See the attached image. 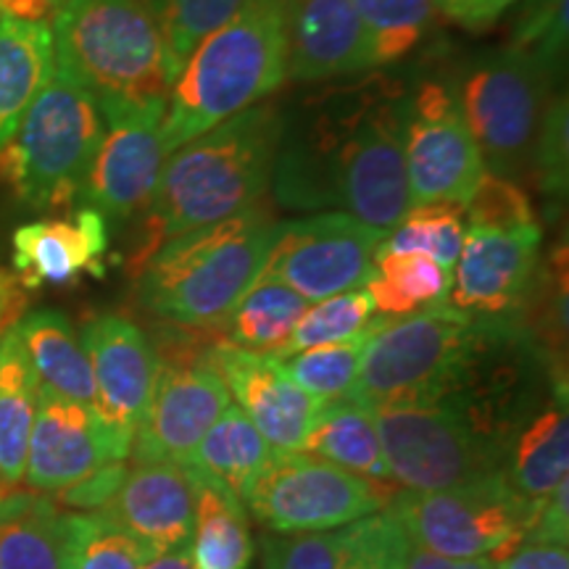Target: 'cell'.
<instances>
[{"label":"cell","mask_w":569,"mask_h":569,"mask_svg":"<svg viewBox=\"0 0 569 569\" xmlns=\"http://www.w3.org/2000/svg\"><path fill=\"white\" fill-rule=\"evenodd\" d=\"M409 90L401 80L369 71L332 84L282 122L272 188L293 211H343L380 232L411 209L403 119Z\"/></svg>","instance_id":"1"},{"label":"cell","mask_w":569,"mask_h":569,"mask_svg":"<svg viewBox=\"0 0 569 569\" xmlns=\"http://www.w3.org/2000/svg\"><path fill=\"white\" fill-rule=\"evenodd\" d=\"M284 117L274 106H251L169 153L142 209L132 269L146 264L177 234L251 209L272 184Z\"/></svg>","instance_id":"2"},{"label":"cell","mask_w":569,"mask_h":569,"mask_svg":"<svg viewBox=\"0 0 569 569\" xmlns=\"http://www.w3.org/2000/svg\"><path fill=\"white\" fill-rule=\"evenodd\" d=\"M277 227L272 213L256 203L222 222L167 240L134 272L140 306L174 327H219L259 280Z\"/></svg>","instance_id":"3"},{"label":"cell","mask_w":569,"mask_h":569,"mask_svg":"<svg viewBox=\"0 0 569 569\" xmlns=\"http://www.w3.org/2000/svg\"><path fill=\"white\" fill-rule=\"evenodd\" d=\"M284 9L288 0H246L227 24L198 42L169 90L161 122L167 153L280 88Z\"/></svg>","instance_id":"4"},{"label":"cell","mask_w":569,"mask_h":569,"mask_svg":"<svg viewBox=\"0 0 569 569\" xmlns=\"http://www.w3.org/2000/svg\"><path fill=\"white\" fill-rule=\"evenodd\" d=\"M53 53L103 117L169 101L167 51L140 0H67L56 13Z\"/></svg>","instance_id":"5"},{"label":"cell","mask_w":569,"mask_h":569,"mask_svg":"<svg viewBox=\"0 0 569 569\" xmlns=\"http://www.w3.org/2000/svg\"><path fill=\"white\" fill-rule=\"evenodd\" d=\"M103 132L96 98L56 67L0 151V177L34 209H67L80 196Z\"/></svg>","instance_id":"6"},{"label":"cell","mask_w":569,"mask_h":569,"mask_svg":"<svg viewBox=\"0 0 569 569\" xmlns=\"http://www.w3.org/2000/svg\"><path fill=\"white\" fill-rule=\"evenodd\" d=\"M409 540L453 559H503L525 540L540 503L509 486L507 469L465 486L401 490L386 507Z\"/></svg>","instance_id":"7"},{"label":"cell","mask_w":569,"mask_h":569,"mask_svg":"<svg viewBox=\"0 0 569 569\" xmlns=\"http://www.w3.org/2000/svg\"><path fill=\"white\" fill-rule=\"evenodd\" d=\"M478 327L480 317L453 309L446 298L407 317H380L348 398L377 409L432 396L467 353Z\"/></svg>","instance_id":"8"},{"label":"cell","mask_w":569,"mask_h":569,"mask_svg":"<svg viewBox=\"0 0 569 569\" xmlns=\"http://www.w3.org/2000/svg\"><path fill=\"white\" fill-rule=\"evenodd\" d=\"M546 92L549 63L517 46L472 63L453 96L486 172L515 180L530 169L546 117Z\"/></svg>","instance_id":"9"},{"label":"cell","mask_w":569,"mask_h":569,"mask_svg":"<svg viewBox=\"0 0 569 569\" xmlns=\"http://www.w3.org/2000/svg\"><path fill=\"white\" fill-rule=\"evenodd\" d=\"M372 411L390 480L403 490L465 486L507 469V453L446 403L403 401Z\"/></svg>","instance_id":"10"},{"label":"cell","mask_w":569,"mask_h":569,"mask_svg":"<svg viewBox=\"0 0 569 569\" xmlns=\"http://www.w3.org/2000/svg\"><path fill=\"white\" fill-rule=\"evenodd\" d=\"M388 486L309 451H274L243 501L274 536L327 532L386 509L396 496Z\"/></svg>","instance_id":"11"},{"label":"cell","mask_w":569,"mask_h":569,"mask_svg":"<svg viewBox=\"0 0 569 569\" xmlns=\"http://www.w3.org/2000/svg\"><path fill=\"white\" fill-rule=\"evenodd\" d=\"M209 346L201 348L188 338H156L159 375L146 417L132 438L134 461L190 465L198 443L230 407L232 398L222 377L206 359Z\"/></svg>","instance_id":"12"},{"label":"cell","mask_w":569,"mask_h":569,"mask_svg":"<svg viewBox=\"0 0 569 569\" xmlns=\"http://www.w3.org/2000/svg\"><path fill=\"white\" fill-rule=\"evenodd\" d=\"M386 232L351 213L319 211L277 227L259 277L288 284L309 303L365 288Z\"/></svg>","instance_id":"13"},{"label":"cell","mask_w":569,"mask_h":569,"mask_svg":"<svg viewBox=\"0 0 569 569\" xmlns=\"http://www.w3.org/2000/svg\"><path fill=\"white\" fill-rule=\"evenodd\" d=\"M403 163L411 206H467L486 177L480 148L446 84L427 82L409 92L403 119Z\"/></svg>","instance_id":"14"},{"label":"cell","mask_w":569,"mask_h":569,"mask_svg":"<svg viewBox=\"0 0 569 569\" xmlns=\"http://www.w3.org/2000/svg\"><path fill=\"white\" fill-rule=\"evenodd\" d=\"M167 103L106 113V132L77 201L103 219L124 222L151 201L169 153L161 140Z\"/></svg>","instance_id":"15"},{"label":"cell","mask_w":569,"mask_h":569,"mask_svg":"<svg viewBox=\"0 0 569 569\" xmlns=\"http://www.w3.org/2000/svg\"><path fill=\"white\" fill-rule=\"evenodd\" d=\"M538 219L519 224H467L446 301L472 317L515 315L536 274Z\"/></svg>","instance_id":"16"},{"label":"cell","mask_w":569,"mask_h":569,"mask_svg":"<svg viewBox=\"0 0 569 569\" xmlns=\"http://www.w3.org/2000/svg\"><path fill=\"white\" fill-rule=\"evenodd\" d=\"M132 440L98 411L40 388L24 480L38 493H61L109 461L130 457Z\"/></svg>","instance_id":"17"},{"label":"cell","mask_w":569,"mask_h":569,"mask_svg":"<svg viewBox=\"0 0 569 569\" xmlns=\"http://www.w3.org/2000/svg\"><path fill=\"white\" fill-rule=\"evenodd\" d=\"M209 365L222 377L227 393L256 425L274 451H303L322 401L296 388L274 359L246 351L227 340H211Z\"/></svg>","instance_id":"18"},{"label":"cell","mask_w":569,"mask_h":569,"mask_svg":"<svg viewBox=\"0 0 569 569\" xmlns=\"http://www.w3.org/2000/svg\"><path fill=\"white\" fill-rule=\"evenodd\" d=\"M80 343L96 380L98 417L132 440L159 375L153 343L132 319L119 315L90 319L82 327Z\"/></svg>","instance_id":"19"},{"label":"cell","mask_w":569,"mask_h":569,"mask_svg":"<svg viewBox=\"0 0 569 569\" xmlns=\"http://www.w3.org/2000/svg\"><path fill=\"white\" fill-rule=\"evenodd\" d=\"M372 69V42L351 0H288L284 80L332 82Z\"/></svg>","instance_id":"20"},{"label":"cell","mask_w":569,"mask_h":569,"mask_svg":"<svg viewBox=\"0 0 569 569\" xmlns=\"http://www.w3.org/2000/svg\"><path fill=\"white\" fill-rule=\"evenodd\" d=\"M193 482L188 467L134 461L103 511L117 519L151 557L188 549L193 536Z\"/></svg>","instance_id":"21"},{"label":"cell","mask_w":569,"mask_h":569,"mask_svg":"<svg viewBox=\"0 0 569 569\" xmlns=\"http://www.w3.org/2000/svg\"><path fill=\"white\" fill-rule=\"evenodd\" d=\"M109 224L98 211L80 209L71 219H40L13 232V269L24 288L67 284L80 274H103Z\"/></svg>","instance_id":"22"},{"label":"cell","mask_w":569,"mask_h":569,"mask_svg":"<svg viewBox=\"0 0 569 569\" xmlns=\"http://www.w3.org/2000/svg\"><path fill=\"white\" fill-rule=\"evenodd\" d=\"M193 536L188 551L193 569H248L253 561V538L248 528L243 498L232 493L222 480L193 465Z\"/></svg>","instance_id":"23"},{"label":"cell","mask_w":569,"mask_h":569,"mask_svg":"<svg viewBox=\"0 0 569 569\" xmlns=\"http://www.w3.org/2000/svg\"><path fill=\"white\" fill-rule=\"evenodd\" d=\"M56 71L53 32L46 24L0 19V151Z\"/></svg>","instance_id":"24"},{"label":"cell","mask_w":569,"mask_h":569,"mask_svg":"<svg viewBox=\"0 0 569 569\" xmlns=\"http://www.w3.org/2000/svg\"><path fill=\"white\" fill-rule=\"evenodd\" d=\"M40 388L96 409V380L80 336L61 311L42 309L17 325Z\"/></svg>","instance_id":"25"},{"label":"cell","mask_w":569,"mask_h":569,"mask_svg":"<svg viewBox=\"0 0 569 569\" xmlns=\"http://www.w3.org/2000/svg\"><path fill=\"white\" fill-rule=\"evenodd\" d=\"M40 382L17 327L0 336V486L24 480Z\"/></svg>","instance_id":"26"},{"label":"cell","mask_w":569,"mask_h":569,"mask_svg":"<svg viewBox=\"0 0 569 569\" xmlns=\"http://www.w3.org/2000/svg\"><path fill=\"white\" fill-rule=\"evenodd\" d=\"M0 569H63V511L48 493L0 496Z\"/></svg>","instance_id":"27"},{"label":"cell","mask_w":569,"mask_h":569,"mask_svg":"<svg viewBox=\"0 0 569 569\" xmlns=\"http://www.w3.org/2000/svg\"><path fill=\"white\" fill-rule=\"evenodd\" d=\"M303 451L330 461L346 472L375 482L390 480L386 453H382L380 430L375 411L353 398L327 401L315 419Z\"/></svg>","instance_id":"28"},{"label":"cell","mask_w":569,"mask_h":569,"mask_svg":"<svg viewBox=\"0 0 569 569\" xmlns=\"http://www.w3.org/2000/svg\"><path fill=\"white\" fill-rule=\"evenodd\" d=\"M569 472V419L567 403L540 409L519 430L507 459L509 486L525 501L543 503Z\"/></svg>","instance_id":"29"},{"label":"cell","mask_w":569,"mask_h":569,"mask_svg":"<svg viewBox=\"0 0 569 569\" xmlns=\"http://www.w3.org/2000/svg\"><path fill=\"white\" fill-rule=\"evenodd\" d=\"M272 453L274 448L256 430L251 419L238 407H227L198 443L190 465L222 480L232 493L246 498Z\"/></svg>","instance_id":"30"},{"label":"cell","mask_w":569,"mask_h":569,"mask_svg":"<svg viewBox=\"0 0 569 569\" xmlns=\"http://www.w3.org/2000/svg\"><path fill=\"white\" fill-rule=\"evenodd\" d=\"M306 309L309 301L288 284L259 277L222 322L227 327L224 340L246 351L272 353L290 338Z\"/></svg>","instance_id":"31"},{"label":"cell","mask_w":569,"mask_h":569,"mask_svg":"<svg viewBox=\"0 0 569 569\" xmlns=\"http://www.w3.org/2000/svg\"><path fill=\"white\" fill-rule=\"evenodd\" d=\"M451 272L425 253H375V272L367 280L375 311L382 317H407L446 298Z\"/></svg>","instance_id":"32"},{"label":"cell","mask_w":569,"mask_h":569,"mask_svg":"<svg viewBox=\"0 0 569 569\" xmlns=\"http://www.w3.org/2000/svg\"><path fill=\"white\" fill-rule=\"evenodd\" d=\"M146 559L109 511H63V569H140Z\"/></svg>","instance_id":"33"},{"label":"cell","mask_w":569,"mask_h":569,"mask_svg":"<svg viewBox=\"0 0 569 569\" xmlns=\"http://www.w3.org/2000/svg\"><path fill=\"white\" fill-rule=\"evenodd\" d=\"M380 317H375V322L361 336L343 340V343L309 348V351L293 353L288 359H274L277 367L282 369V375L296 388H301L303 393L317 398V401L327 403L348 398L356 386V377H359L361 353H365L367 340L372 336L377 322H380Z\"/></svg>","instance_id":"34"},{"label":"cell","mask_w":569,"mask_h":569,"mask_svg":"<svg viewBox=\"0 0 569 569\" xmlns=\"http://www.w3.org/2000/svg\"><path fill=\"white\" fill-rule=\"evenodd\" d=\"M163 40L172 82L198 42L227 24L246 0H140Z\"/></svg>","instance_id":"35"},{"label":"cell","mask_w":569,"mask_h":569,"mask_svg":"<svg viewBox=\"0 0 569 569\" xmlns=\"http://www.w3.org/2000/svg\"><path fill=\"white\" fill-rule=\"evenodd\" d=\"M372 42L375 67H388L415 51L436 19L432 0H351Z\"/></svg>","instance_id":"36"},{"label":"cell","mask_w":569,"mask_h":569,"mask_svg":"<svg viewBox=\"0 0 569 569\" xmlns=\"http://www.w3.org/2000/svg\"><path fill=\"white\" fill-rule=\"evenodd\" d=\"M375 301L367 293V288L330 296L325 301H317V306H309L306 315L298 319L290 338L267 356L288 359V356L309 351V348L317 346L343 343V340L361 336L375 322Z\"/></svg>","instance_id":"37"},{"label":"cell","mask_w":569,"mask_h":569,"mask_svg":"<svg viewBox=\"0 0 569 569\" xmlns=\"http://www.w3.org/2000/svg\"><path fill=\"white\" fill-rule=\"evenodd\" d=\"M461 240H465L461 206H411L407 217L396 224V230L386 234L377 253H425L436 259L446 272H451L459 259Z\"/></svg>","instance_id":"38"},{"label":"cell","mask_w":569,"mask_h":569,"mask_svg":"<svg viewBox=\"0 0 569 569\" xmlns=\"http://www.w3.org/2000/svg\"><path fill=\"white\" fill-rule=\"evenodd\" d=\"M409 538L388 509L343 528V569H401Z\"/></svg>","instance_id":"39"},{"label":"cell","mask_w":569,"mask_h":569,"mask_svg":"<svg viewBox=\"0 0 569 569\" xmlns=\"http://www.w3.org/2000/svg\"><path fill=\"white\" fill-rule=\"evenodd\" d=\"M264 569H343V530L264 536Z\"/></svg>","instance_id":"40"},{"label":"cell","mask_w":569,"mask_h":569,"mask_svg":"<svg viewBox=\"0 0 569 569\" xmlns=\"http://www.w3.org/2000/svg\"><path fill=\"white\" fill-rule=\"evenodd\" d=\"M540 180L549 184V190H559L567 174V106H551L546 111L543 124L532 153Z\"/></svg>","instance_id":"41"},{"label":"cell","mask_w":569,"mask_h":569,"mask_svg":"<svg viewBox=\"0 0 569 569\" xmlns=\"http://www.w3.org/2000/svg\"><path fill=\"white\" fill-rule=\"evenodd\" d=\"M127 467L124 461H109V465L98 467L96 472H90L88 478L77 482L61 493H56V503L59 507H69L77 511H101L111 503V498L117 496V490L122 488V482L127 478Z\"/></svg>","instance_id":"42"},{"label":"cell","mask_w":569,"mask_h":569,"mask_svg":"<svg viewBox=\"0 0 569 569\" xmlns=\"http://www.w3.org/2000/svg\"><path fill=\"white\" fill-rule=\"evenodd\" d=\"M567 493H569V482L565 480L543 503H540L530 530L525 532V540H538V543H567V532H569Z\"/></svg>","instance_id":"43"},{"label":"cell","mask_w":569,"mask_h":569,"mask_svg":"<svg viewBox=\"0 0 569 569\" xmlns=\"http://www.w3.org/2000/svg\"><path fill=\"white\" fill-rule=\"evenodd\" d=\"M496 569H569L567 543L522 540L515 551L496 561Z\"/></svg>","instance_id":"44"},{"label":"cell","mask_w":569,"mask_h":569,"mask_svg":"<svg viewBox=\"0 0 569 569\" xmlns=\"http://www.w3.org/2000/svg\"><path fill=\"white\" fill-rule=\"evenodd\" d=\"M440 13L453 19L467 30H482L493 24L515 0H432Z\"/></svg>","instance_id":"45"},{"label":"cell","mask_w":569,"mask_h":569,"mask_svg":"<svg viewBox=\"0 0 569 569\" xmlns=\"http://www.w3.org/2000/svg\"><path fill=\"white\" fill-rule=\"evenodd\" d=\"M401 569H496V561L490 557H475V559H453L443 557V553L427 551L409 540L403 549V567Z\"/></svg>","instance_id":"46"},{"label":"cell","mask_w":569,"mask_h":569,"mask_svg":"<svg viewBox=\"0 0 569 569\" xmlns=\"http://www.w3.org/2000/svg\"><path fill=\"white\" fill-rule=\"evenodd\" d=\"M67 0H0V19L27 21V24H42L59 13Z\"/></svg>","instance_id":"47"},{"label":"cell","mask_w":569,"mask_h":569,"mask_svg":"<svg viewBox=\"0 0 569 569\" xmlns=\"http://www.w3.org/2000/svg\"><path fill=\"white\" fill-rule=\"evenodd\" d=\"M140 569H193V561H190L188 549H177V551L159 553V557L146 559V565Z\"/></svg>","instance_id":"48"},{"label":"cell","mask_w":569,"mask_h":569,"mask_svg":"<svg viewBox=\"0 0 569 569\" xmlns=\"http://www.w3.org/2000/svg\"><path fill=\"white\" fill-rule=\"evenodd\" d=\"M3 309H6V296H3V282H0V319H3Z\"/></svg>","instance_id":"49"}]
</instances>
